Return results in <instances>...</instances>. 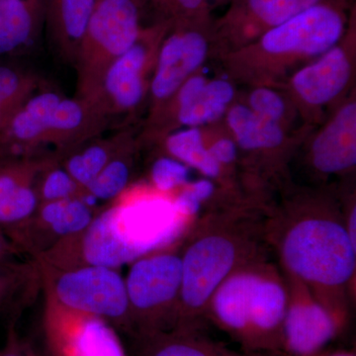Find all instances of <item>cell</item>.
<instances>
[{
	"instance_id": "obj_32",
	"label": "cell",
	"mask_w": 356,
	"mask_h": 356,
	"mask_svg": "<svg viewBox=\"0 0 356 356\" xmlns=\"http://www.w3.org/2000/svg\"><path fill=\"white\" fill-rule=\"evenodd\" d=\"M216 191L217 185L214 180L204 177L184 185V191L173 200L179 212L191 220L197 216L211 198L214 197Z\"/></svg>"
},
{
	"instance_id": "obj_2",
	"label": "cell",
	"mask_w": 356,
	"mask_h": 356,
	"mask_svg": "<svg viewBox=\"0 0 356 356\" xmlns=\"http://www.w3.org/2000/svg\"><path fill=\"white\" fill-rule=\"evenodd\" d=\"M269 211L259 203L234 201L189 228L179 250L182 284L175 327H204L218 287L236 269L264 257Z\"/></svg>"
},
{
	"instance_id": "obj_30",
	"label": "cell",
	"mask_w": 356,
	"mask_h": 356,
	"mask_svg": "<svg viewBox=\"0 0 356 356\" xmlns=\"http://www.w3.org/2000/svg\"><path fill=\"white\" fill-rule=\"evenodd\" d=\"M143 11L153 13L154 24L172 25L209 14L213 0H140Z\"/></svg>"
},
{
	"instance_id": "obj_18",
	"label": "cell",
	"mask_w": 356,
	"mask_h": 356,
	"mask_svg": "<svg viewBox=\"0 0 356 356\" xmlns=\"http://www.w3.org/2000/svg\"><path fill=\"white\" fill-rule=\"evenodd\" d=\"M55 158L58 156L11 159L0 168V229L4 234L37 210V178Z\"/></svg>"
},
{
	"instance_id": "obj_34",
	"label": "cell",
	"mask_w": 356,
	"mask_h": 356,
	"mask_svg": "<svg viewBox=\"0 0 356 356\" xmlns=\"http://www.w3.org/2000/svg\"><path fill=\"white\" fill-rule=\"evenodd\" d=\"M207 147L212 158L225 170H226V168L235 165L238 161L240 149L232 136H227V137L222 136V137L213 140Z\"/></svg>"
},
{
	"instance_id": "obj_33",
	"label": "cell",
	"mask_w": 356,
	"mask_h": 356,
	"mask_svg": "<svg viewBox=\"0 0 356 356\" xmlns=\"http://www.w3.org/2000/svg\"><path fill=\"white\" fill-rule=\"evenodd\" d=\"M16 323L17 321L8 323L6 341L3 348H0V356H43L29 339L20 336Z\"/></svg>"
},
{
	"instance_id": "obj_8",
	"label": "cell",
	"mask_w": 356,
	"mask_h": 356,
	"mask_svg": "<svg viewBox=\"0 0 356 356\" xmlns=\"http://www.w3.org/2000/svg\"><path fill=\"white\" fill-rule=\"evenodd\" d=\"M38 262L44 296L70 310L108 321L131 334L125 277L119 269L86 266L58 268Z\"/></svg>"
},
{
	"instance_id": "obj_20",
	"label": "cell",
	"mask_w": 356,
	"mask_h": 356,
	"mask_svg": "<svg viewBox=\"0 0 356 356\" xmlns=\"http://www.w3.org/2000/svg\"><path fill=\"white\" fill-rule=\"evenodd\" d=\"M225 117L241 151L267 158L289 149L291 138L287 129L254 113L245 103L234 102Z\"/></svg>"
},
{
	"instance_id": "obj_29",
	"label": "cell",
	"mask_w": 356,
	"mask_h": 356,
	"mask_svg": "<svg viewBox=\"0 0 356 356\" xmlns=\"http://www.w3.org/2000/svg\"><path fill=\"white\" fill-rule=\"evenodd\" d=\"M39 204L81 197L83 189L60 165V158H55L40 172L36 182Z\"/></svg>"
},
{
	"instance_id": "obj_3",
	"label": "cell",
	"mask_w": 356,
	"mask_h": 356,
	"mask_svg": "<svg viewBox=\"0 0 356 356\" xmlns=\"http://www.w3.org/2000/svg\"><path fill=\"white\" fill-rule=\"evenodd\" d=\"M189 222L165 193L138 195L126 189L103 206L88 227L65 243L72 266L119 269L140 257L172 248Z\"/></svg>"
},
{
	"instance_id": "obj_11",
	"label": "cell",
	"mask_w": 356,
	"mask_h": 356,
	"mask_svg": "<svg viewBox=\"0 0 356 356\" xmlns=\"http://www.w3.org/2000/svg\"><path fill=\"white\" fill-rule=\"evenodd\" d=\"M216 49L209 14L168 25L161 39L149 86V113L163 106Z\"/></svg>"
},
{
	"instance_id": "obj_10",
	"label": "cell",
	"mask_w": 356,
	"mask_h": 356,
	"mask_svg": "<svg viewBox=\"0 0 356 356\" xmlns=\"http://www.w3.org/2000/svg\"><path fill=\"white\" fill-rule=\"evenodd\" d=\"M355 70V30L353 23L343 39L288 77L286 91L304 121L320 120L323 110L336 107L353 83Z\"/></svg>"
},
{
	"instance_id": "obj_25",
	"label": "cell",
	"mask_w": 356,
	"mask_h": 356,
	"mask_svg": "<svg viewBox=\"0 0 356 356\" xmlns=\"http://www.w3.org/2000/svg\"><path fill=\"white\" fill-rule=\"evenodd\" d=\"M139 145V140H136L112 159L93 181L83 189L81 198L99 209L98 203L106 205L129 188L135 170L136 154Z\"/></svg>"
},
{
	"instance_id": "obj_22",
	"label": "cell",
	"mask_w": 356,
	"mask_h": 356,
	"mask_svg": "<svg viewBox=\"0 0 356 356\" xmlns=\"http://www.w3.org/2000/svg\"><path fill=\"white\" fill-rule=\"evenodd\" d=\"M102 135L86 140L60 159V165L83 191L112 159L137 140L128 130Z\"/></svg>"
},
{
	"instance_id": "obj_4",
	"label": "cell",
	"mask_w": 356,
	"mask_h": 356,
	"mask_svg": "<svg viewBox=\"0 0 356 356\" xmlns=\"http://www.w3.org/2000/svg\"><path fill=\"white\" fill-rule=\"evenodd\" d=\"M350 24L346 0L323 2L222 56L225 70L234 83L281 88L293 72L336 46Z\"/></svg>"
},
{
	"instance_id": "obj_35",
	"label": "cell",
	"mask_w": 356,
	"mask_h": 356,
	"mask_svg": "<svg viewBox=\"0 0 356 356\" xmlns=\"http://www.w3.org/2000/svg\"><path fill=\"white\" fill-rule=\"evenodd\" d=\"M18 257H21L19 252L16 250L6 234L0 229V261L13 259Z\"/></svg>"
},
{
	"instance_id": "obj_21",
	"label": "cell",
	"mask_w": 356,
	"mask_h": 356,
	"mask_svg": "<svg viewBox=\"0 0 356 356\" xmlns=\"http://www.w3.org/2000/svg\"><path fill=\"white\" fill-rule=\"evenodd\" d=\"M96 0H44V25L58 55L76 65Z\"/></svg>"
},
{
	"instance_id": "obj_6",
	"label": "cell",
	"mask_w": 356,
	"mask_h": 356,
	"mask_svg": "<svg viewBox=\"0 0 356 356\" xmlns=\"http://www.w3.org/2000/svg\"><path fill=\"white\" fill-rule=\"evenodd\" d=\"M111 121L93 103L42 91L26 102L20 131L30 156L62 159L86 140L102 135Z\"/></svg>"
},
{
	"instance_id": "obj_36",
	"label": "cell",
	"mask_w": 356,
	"mask_h": 356,
	"mask_svg": "<svg viewBox=\"0 0 356 356\" xmlns=\"http://www.w3.org/2000/svg\"><path fill=\"white\" fill-rule=\"evenodd\" d=\"M317 356H355V353L353 351L348 350H337L332 351V353H327V351H323L322 353Z\"/></svg>"
},
{
	"instance_id": "obj_28",
	"label": "cell",
	"mask_w": 356,
	"mask_h": 356,
	"mask_svg": "<svg viewBox=\"0 0 356 356\" xmlns=\"http://www.w3.org/2000/svg\"><path fill=\"white\" fill-rule=\"evenodd\" d=\"M245 104L254 113L289 130L297 112L286 91L280 86H250Z\"/></svg>"
},
{
	"instance_id": "obj_23",
	"label": "cell",
	"mask_w": 356,
	"mask_h": 356,
	"mask_svg": "<svg viewBox=\"0 0 356 356\" xmlns=\"http://www.w3.org/2000/svg\"><path fill=\"white\" fill-rule=\"evenodd\" d=\"M43 292L41 271L34 259L0 261V315L17 321Z\"/></svg>"
},
{
	"instance_id": "obj_17",
	"label": "cell",
	"mask_w": 356,
	"mask_h": 356,
	"mask_svg": "<svg viewBox=\"0 0 356 356\" xmlns=\"http://www.w3.org/2000/svg\"><path fill=\"white\" fill-rule=\"evenodd\" d=\"M306 161L316 177H344L356 165L355 95L339 103L312 137Z\"/></svg>"
},
{
	"instance_id": "obj_37",
	"label": "cell",
	"mask_w": 356,
	"mask_h": 356,
	"mask_svg": "<svg viewBox=\"0 0 356 356\" xmlns=\"http://www.w3.org/2000/svg\"><path fill=\"white\" fill-rule=\"evenodd\" d=\"M4 163H6V161H2V159H0V168H1L2 166H3Z\"/></svg>"
},
{
	"instance_id": "obj_19",
	"label": "cell",
	"mask_w": 356,
	"mask_h": 356,
	"mask_svg": "<svg viewBox=\"0 0 356 356\" xmlns=\"http://www.w3.org/2000/svg\"><path fill=\"white\" fill-rule=\"evenodd\" d=\"M129 337V356H257L231 350L206 336L203 327H175L136 332Z\"/></svg>"
},
{
	"instance_id": "obj_9",
	"label": "cell",
	"mask_w": 356,
	"mask_h": 356,
	"mask_svg": "<svg viewBox=\"0 0 356 356\" xmlns=\"http://www.w3.org/2000/svg\"><path fill=\"white\" fill-rule=\"evenodd\" d=\"M131 334L175 327L182 284L179 250H158L130 264L125 277Z\"/></svg>"
},
{
	"instance_id": "obj_1",
	"label": "cell",
	"mask_w": 356,
	"mask_h": 356,
	"mask_svg": "<svg viewBox=\"0 0 356 356\" xmlns=\"http://www.w3.org/2000/svg\"><path fill=\"white\" fill-rule=\"evenodd\" d=\"M290 198L269 211L267 243L292 280L329 308V297H343L355 277L356 243L348 234L346 210L327 196Z\"/></svg>"
},
{
	"instance_id": "obj_31",
	"label": "cell",
	"mask_w": 356,
	"mask_h": 356,
	"mask_svg": "<svg viewBox=\"0 0 356 356\" xmlns=\"http://www.w3.org/2000/svg\"><path fill=\"white\" fill-rule=\"evenodd\" d=\"M149 177L154 191L168 194L189 184L191 168L172 156H161L152 165Z\"/></svg>"
},
{
	"instance_id": "obj_16",
	"label": "cell",
	"mask_w": 356,
	"mask_h": 356,
	"mask_svg": "<svg viewBox=\"0 0 356 356\" xmlns=\"http://www.w3.org/2000/svg\"><path fill=\"white\" fill-rule=\"evenodd\" d=\"M294 288L297 292L289 291L280 355L317 356L343 332L346 320L318 302L309 290L299 294L296 284Z\"/></svg>"
},
{
	"instance_id": "obj_26",
	"label": "cell",
	"mask_w": 356,
	"mask_h": 356,
	"mask_svg": "<svg viewBox=\"0 0 356 356\" xmlns=\"http://www.w3.org/2000/svg\"><path fill=\"white\" fill-rule=\"evenodd\" d=\"M161 140H163L168 156L202 173L204 177L220 180L224 175V168L208 151L204 133L200 128L177 129Z\"/></svg>"
},
{
	"instance_id": "obj_7",
	"label": "cell",
	"mask_w": 356,
	"mask_h": 356,
	"mask_svg": "<svg viewBox=\"0 0 356 356\" xmlns=\"http://www.w3.org/2000/svg\"><path fill=\"white\" fill-rule=\"evenodd\" d=\"M140 0H96L76 63V97L92 103L110 65L144 30Z\"/></svg>"
},
{
	"instance_id": "obj_13",
	"label": "cell",
	"mask_w": 356,
	"mask_h": 356,
	"mask_svg": "<svg viewBox=\"0 0 356 356\" xmlns=\"http://www.w3.org/2000/svg\"><path fill=\"white\" fill-rule=\"evenodd\" d=\"M42 329L50 356H129L108 321L70 310L46 296Z\"/></svg>"
},
{
	"instance_id": "obj_24",
	"label": "cell",
	"mask_w": 356,
	"mask_h": 356,
	"mask_svg": "<svg viewBox=\"0 0 356 356\" xmlns=\"http://www.w3.org/2000/svg\"><path fill=\"white\" fill-rule=\"evenodd\" d=\"M44 0H0V56L29 47L44 26Z\"/></svg>"
},
{
	"instance_id": "obj_14",
	"label": "cell",
	"mask_w": 356,
	"mask_h": 356,
	"mask_svg": "<svg viewBox=\"0 0 356 356\" xmlns=\"http://www.w3.org/2000/svg\"><path fill=\"white\" fill-rule=\"evenodd\" d=\"M98 210L81 197L41 203L31 216L6 235L21 255L36 259L86 229Z\"/></svg>"
},
{
	"instance_id": "obj_27",
	"label": "cell",
	"mask_w": 356,
	"mask_h": 356,
	"mask_svg": "<svg viewBox=\"0 0 356 356\" xmlns=\"http://www.w3.org/2000/svg\"><path fill=\"white\" fill-rule=\"evenodd\" d=\"M38 79L9 65H0V132L38 88Z\"/></svg>"
},
{
	"instance_id": "obj_12",
	"label": "cell",
	"mask_w": 356,
	"mask_h": 356,
	"mask_svg": "<svg viewBox=\"0 0 356 356\" xmlns=\"http://www.w3.org/2000/svg\"><path fill=\"white\" fill-rule=\"evenodd\" d=\"M168 26H146L136 43L107 70L92 103L110 121L135 114L146 99Z\"/></svg>"
},
{
	"instance_id": "obj_5",
	"label": "cell",
	"mask_w": 356,
	"mask_h": 356,
	"mask_svg": "<svg viewBox=\"0 0 356 356\" xmlns=\"http://www.w3.org/2000/svg\"><path fill=\"white\" fill-rule=\"evenodd\" d=\"M289 289L266 257L236 269L218 287L207 320L242 344L250 355H280Z\"/></svg>"
},
{
	"instance_id": "obj_15",
	"label": "cell",
	"mask_w": 356,
	"mask_h": 356,
	"mask_svg": "<svg viewBox=\"0 0 356 356\" xmlns=\"http://www.w3.org/2000/svg\"><path fill=\"white\" fill-rule=\"evenodd\" d=\"M330 0H229L228 9L214 22L219 55L252 43L311 7Z\"/></svg>"
}]
</instances>
